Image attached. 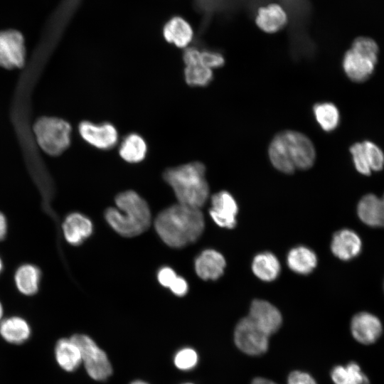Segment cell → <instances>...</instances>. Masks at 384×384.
<instances>
[{"instance_id":"cell-1","label":"cell","mask_w":384,"mask_h":384,"mask_svg":"<svg viewBox=\"0 0 384 384\" xmlns=\"http://www.w3.org/2000/svg\"><path fill=\"white\" fill-rule=\"evenodd\" d=\"M154 227L160 238L167 245L179 248L195 242L201 236L205 220L199 208L178 203L158 214Z\"/></svg>"},{"instance_id":"cell-2","label":"cell","mask_w":384,"mask_h":384,"mask_svg":"<svg viewBox=\"0 0 384 384\" xmlns=\"http://www.w3.org/2000/svg\"><path fill=\"white\" fill-rule=\"evenodd\" d=\"M272 166L278 171L290 174L297 169H310L316 159V150L312 142L305 134L284 130L277 134L268 148Z\"/></svg>"},{"instance_id":"cell-3","label":"cell","mask_w":384,"mask_h":384,"mask_svg":"<svg viewBox=\"0 0 384 384\" xmlns=\"http://www.w3.org/2000/svg\"><path fill=\"white\" fill-rule=\"evenodd\" d=\"M163 178L173 189L180 204L200 209L209 197L206 166L200 161L166 169Z\"/></svg>"},{"instance_id":"cell-4","label":"cell","mask_w":384,"mask_h":384,"mask_svg":"<svg viewBox=\"0 0 384 384\" xmlns=\"http://www.w3.org/2000/svg\"><path fill=\"white\" fill-rule=\"evenodd\" d=\"M115 203L117 208H107L105 217L118 234L132 238L149 228L151 221L150 209L137 193L132 190L122 192L116 196Z\"/></svg>"},{"instance_id":"cell-5","label":"cell","mask_w":384,"mask_h":384,"mask_svg":"<svg viewBox=\"0 0 384 384\" xmlns=\"http://www.w3.org/2000/svg\"><path fill=\"white\" fill-rule=\"evenodd\" d=\"M33 130L39 146L49 155H60L70 144L72 127L64 119L40 118L36 122Z\"/></svg>"},{"instance_id":"cell-6","label":"cell","mask_w":384,"mask_h":384,"mask_svg":"<svg viewBox=\"0 0 384 384\" xmlns=\"http://www.w3.org/2000/svg\"><path fill=\"white\" fill-rule=\"evenodd\" d=\"M70 339L78 347L85 370L90 377L102 381L112 373L111 363L103 350L88 336L74 334Z\"/></svg>"},{"instance_id":"cell-7","label":"cell","mask_w":384,"mask_h":384,"mask_svg":"<svg viewBox=\"0 0 384 384\" xmlns=\"http://www.w3.org/2000/svg\"><path fill=\"white\" fill-rule=\"evenodd\" d=\"M269 336L248 317L242 318L235 326L234 340L237 347L250 356H259L268 348Z\"/></svg>"},{"instance_id":"cell-8","label":"cell","mask_w":384,"mask_h":384,"mask_svg":"<svg viewBox=\"0 0 384 384\" xmlns=\"http://www.w3.org/2000/svg\"><path fill=\"white\" fill-rule=\"evenodd\" d=\"M78 131L85 142L98 149L109 150L118 143L117 129L110 122L83 121L79 124Z\"/></svg>"},{"instance_id":"cell-9","label":"cell","mask_w":384,"mask_h":384,"mask_svg":"<svg viewBox=\"0 0 384 384\" xmlns=\"http://www.w3.org/2000/svg\"><path fill=\"white\" fill-rule=\"evenodd\" d=\"M23 37L14 30L0 31V66L8 69L21 68L25 61Z\"/></svg>"},{"instance_id":"cell-10","label":"cell","mask_w":384,"mask_h":384,"mask_svg":"<svg viewBox=\"0 0 384 384\" xmlns=\"http://www.w3.org/2000/svg\"><path fill=\"white\" fill-rule=\"evenodd\" d=\"M238 213V203L228 191H220L212 196L209 214L218 226L234 228L237 224Z\"/></svg>"},{"instance_id":"cell-11","label":"cell","mask_w":384,"mask_h":384,"mask_svg":"<svg viewBox=\"0 0 384 384\" xmlns=\"http://www.w3.org/2000/svg\"><path fill=\"white\" fill-rule=\"evenodd\" d=\"M247 316L268 336L275 333L282 322L280 311L273 304L262 299L252 301Z\"/></svg>"},{"instance_id":"cell-12","label":"cell","mask_w":384,"mask_h":384,"mask_svg":"<svg viewBox=\"0 0 384 384\" xmlns=\"http://www.w3.org/2000/svg\"><path fill=\"white\" fill-rule=\"evenodd\" d=\"M382 329L379 319L368 312L357 314L351 322V331L353 338L363 344L375 342L380 336Z\"/></svg>"},{"instance_id":"cell-13","label":"cell","mask_w":384,"mask_h":384,"mask_svg":"<svg viewBox=\"0 0 384 384\" xmlns=\"http://www.w3.org/2000/svg\"><path fill=\"white\" fill-rule=\"evenodd\" d=\"M255 21L261 31L267 33H274L287 24L288 15L279 4L270 3L258 8Z\"/></svg>"},{"instance_id":"cell-14","label":"cell","mask_w":384,"mask_h":384,"mask_svg":"<svg viewBox=\"0 0 384 384\" xmlns=\"http://www.w3.org/2000/svg\"><path fill=\"white\" fill-rule=\"evenodd\" d=\"M375 64V61L351 48L345 53L342 60L346 75L356 82L368 79L373 73Z\"/></svg>"},{"instance_id":"cell-15","label":"cell","mask_w":384,"mask_h":384,"mask_svg":"<svg viewBox=\"0 0 384 384\" xmlns=\"http://www.w3.org/2000/svg\"><path fill=\"white\" fill-rule=\"evenodd\" d=\"M226 266L223 255L219 252L207 249L203 250L195 260V271L203 280H215L220 277Z\"/></svg>"},{"instance_id":"cell-16","label":"cell","mask_w":384,"mask_h":384,"mask_svg":"<svg viewBox=\"0 0 384 384\" xmlns=\"http://www.w3.org/2000/svg\"><path fill=\"white\" fill-rule=\"evenodd\" d=\"M362 247L359 236L353 230L343 229L336 232L331 240L333 254L342 260H349L356 257Z\"/></svg>"},{"instance_id":"cell-17","label":"cell","mask_w":384,"mask_h":384,"mask_svg":"<svg viewBox=\"0 0 384 384\" xmlns=\"http://www.w3.org/2000/svg\"><path fill=\"white\" fill-rule=\"evenodd\" d=\"M65 240L73 245H78L87 238L92 232L90 220L79 213L67 216L63 224Z\"/></svg>"},{"instance_id":"cell-18","label":"cell","mask_w":384,"mask_h":384,"mask_svg":"<svg viewBox=\"0 0 384 384\" xmlns=\"http://www.w3.org/2000/svg\"><path fill=\"white\" fill-rule=\"evenodd\" d=\"M163 35L165 40L180 48H186L193 38V30L185 19L174 17L164 26Z\"/></svg>"},{"instance_id":"cell-19","label":"cell","mask_w":384,"mask_h":384,"mask_svg":"<svg viewBox=\"0 0 384 384\" xmlns=\"http://www.w3.org/2000/svg\"><path fill=\"white\" fill-rule=\"evenodd\" d=\"M317 256L310 248L300 245L292 248L287 256L289 268L299 274L311 273L317 265Z\"/></svg>"},{"instance_id":"cell-20","label":"cell","mask_w":384,"mask_h":384,"mask_svg":"<svg viewBox=\"0 0 384 384\" xmlns=\"http://www.w3.org/2000/svg\"><path fill=\"white\" fill-rule=\"evenodd\" d=\"M55 357L59 366L67 372L76 370L82 363L80 351L70 338H60L55 347Z\"/></svg>"},{"instance_id":"cell-21","label":"cell","mask_w":384,"mask_h":384,"mask_svg":"<svg viewBox=\"0 0 384 384\" xmlns=\"http://www.w3.org/2000/svg\"><path fill=\"white\" fill-rule=\"evenodd\" d=\"M148 146L145 139L137 133L126 135L119 146L120 157L128 163H139L146 156Z\"/></svg>"},{"instance_id":"cell-22","label":"cell","mask_w":384,"mask_h":384,"mask_svg":"<svg viewBox=\"0 0 384 384\" xmlns=\"http://www.w3.org/2000/svg\"><path fill=\"white\" fill-rule=\"evenodd\" d=\"M31 328L26 320L18 316H12L0 323V335L8 343L22 344L31 336Z\"/></svg>"},{"instance_id":"cell-23","label":"cell","mask_w":384,"mask_h":384,"mask_svg":"<svg viewBox=\"0 0 384 384\" xmlns=\"http://www.w3.org/2000/svg\"><path fill=\"white\" fill-rule=\"evenodd\" d=\"M252 271L260 280L272 282L276 279L281 271L277 257L272 252H260L255 256L252 262Z\"/></svg>"},{"instance_id":"cell-24","label":"cell","mask_w":384,"mask_h":384,"mask_svg":"<svg viewBox=\"0 0 384 384\" xmlns=\"http://www.w3.org/2000/svg\"><path fill=\"white\" fill-rule=\"evenodd\" d=\"M360 219L370 226H381V201L373 194L363 196L358 205Z\"/></svg>"},{"instance_id":"cell-25","label":"cell","mask_w":384,"mask_h":384,"mask_svg":"<svg viewBox=\"0 0 384 384\" xmlns=\"http://www.w3.org/2000/svg\"><path fill=\"white\" fill-rule=\"evenodd\" d=\"M331 377L334 384H370L368 377L355 362L345 366H335L331 372Z\"/></svg>"},{"instance_id":"cell-26","label":"cell","mask_w":384,"mask_h":384,"mask_svg":"<svg viewBox=\"0 0 384 384\" xmlns=\"http://www.w3.org/2000/svg\"><path fill=\"white\" fill-rule=\"evenodd\" d=\"M314 117L325 132L334 130L340 122V113L337 107L329 102L316 103L313 106Z\"/></svg>"},{"instance_id":"cell-27","label":"cell","mask_w":384,"mask_h":384,"mask_svg":"<svg viewBox=\"0 0 384 384\" xmlns=\"http://www.w3.org/2000/svg\"><path fill=\"white\" fill-rule=\"evenodd\" d=\"M39 280V270L32 265L21 266L15 274V282L18 289L26 295H32L36 293Z\"/></svg>"},{"instance_id":"cell-28","label":"cell","mask_w":384,"mask_h":384,"mask_svg":"<svg viewBox=\"0 0 384 384\" xmlns=\"http://www.w3.org/2000/svg\"><path fill=\"white\" fill-rule=\"evenodd\" d=\"M184 78L186 82L191 87H205L210 83L213 78V70L201 63L185 65Z\"/></svg>"},{"instance_id":"cell-29","label":"cell","mask_w":384,"mask_h":384,"mask_svg":"<svg viewBox=\"0 0 384 384\" xmlns=\"http://www.w3.org/2000/svg\"><path fill=\"white\" fill-rule=\"evenodd\" d=\"M371 171H380L384 167V154L381 149L370 141L362 142Z\"/></svg>"},{"instance_id":"cell-30","label":"cell","mask_w":384,"mask_h":384,"mask_svg":"<svg viewBox=\"0 0 384 384\" xmlns=\"http://www.w3.org/2000/svg\"><path fill=\"white\" fill-rule=\"evenodd\" d=\"M351 48L377 63L378 46L372 38L358 37L352 43Z\"/></svg>"},{"instance_id":"cell-31","label":"cell","mask_w":384,"mask_h":384,"mask_svg":"<svg viewBox=\"0 0 384 384\" xmlns=\"http://www.w3.org/2000/svg\"><path fill=\"white\" fill-rule=\"evenodd\" d=\"M198 360V354L195 350L185 348L176 353L174 362L177 368L181 370H188L196 366Z\"/></svg>"},{"instance_id":"cell-32","label":"cell","mask_w":384,"mask_h":384,"mask_svg":"<svg viewBox=\"0 0 384 384\" xmlns=\"http://www.w3.org/2000/svg\"><path fill=\"white\" fill-rule=\"evenodd\" d=\"M350 152L356 170L363 175L370 174L372 171L368 164L362 142H357L351 145Z\"/></svg>"},{"instance_id":"cell-33","label":"cell","mask_w":384,"mask_h":384,"mask_svg":"<svg viewBox=\"0 0 384 384\" xmlns=\"http://www.w3.org/2000/svg\"><path fill=\"white\" fill-rule=\"evenodd\" d=\"M200 60L201 63L211 70L222 67L225 63V58L222 53L212 50H201Z\"/></svg>"},{"instance_id":"cell-34","label":"cell","mask_w":384,"mask_h":384,"mask_svg":"<svg viewBox=\"0 0 384 384\" xmlns=\"http://www.w3.org/2000/svg\"><path fill=\"white\" fill-rule=\"evenodd\" d=\"M176 277V272L169 267H164L160 269L157 274L159 282L163 287L168 288L171 286Z\"/></svg>"},{"instance_id":"cell-35","label":"cell","mask_w":384,"mask_h":384,"mask_svg":"<svg viewBox=\"0 0 384 384\" xmlns=\"http://www.w3.org/2000/svg\"><path fill=\"white\" fill-rule=\"evenodd\" d=\"M287 384H316V383L309 373L295 370L289 374Z\"/></svg>"},{"instance_id":"cell-36","label":"cell","mask_w":384,"mask_h":384,"mask_svg":"<svg viewBox=\"0 0 384 384\" xmlns=\"http://www.w3.org/2000/svg\"><path fill=\"white\" fill-rule=\"evenodd\" d=\"M169 289L175 295L182 297L187 293L188 286L183 277L177 276Z\"/></svg>"},{"instance_id":"cell-37","label":"cell","mask_w":384,"mask_h":384,"mask_svg":"<svg viewBox=\"0 0 384 384\" xmlns=\"http://www.w3.org/2000/svg\"><path fill=\"white\" fill-rule=\"evenodd\" d=\"M6 233V221L2 213H0V240L3 239Z\"/></svg>"},{"instance_id":"cell-38","label":"cell","mask_w":384,"mask_h":384,"mask_svg":"<svg viewBox=\"0 0 384 384\" xmlns=\"http://www.w3.org/2000/svg\"><path fill=\"white\" fill-rule=\"evenodd\" d=\"M252 384H277V383L266 378H257L252 380Z\"/></svg>"},{"instance_id":"cell-39","label":"cell","mask_w":384,"mask_h":384,"mask_svg":"<svg viewBox=\"0 0 384 384\" xmlns=\"http://www.w3.org/2000/svg\"><path fill=\"white\" fill-rule=\"evenodd\" d=\"M381 201V226H384V195Z\"/></svg>"},{"instance_id":"cell-40","label":"cell","mask_w":384,"mask_h":384,"mask_svg":"<svg viewBox=\"0 0 384 384\" xmlns=\"http://www.w3.org/2000/svg\"><path fill=\"white\" fill-rule=\"evenodd\" d=\"M131 384H147V383H144L143 381L137 380V381H134V382L132 383Z\"/></svg>"},{"instance_id":"cell-41","label":"cell","mask_w":384,"mask_h":384,"mask_svg":"<svg viewBox=\"0 0 384 384\" xmlns=\"http://www.w3.org/2000/svg\"><path fill=\"white\" fill-rule=\"evenodd\" d=\"M2 315H3V308H2V306H1V304L0 302V320L2 317Z\"/></svg>"},{"instance_id":"cell-42","label":"cell","mask_w":384,"mask_h":384,"mask_svg":"<svg viewBox=\"0 0 384 384\" xmlns=\"http://www.w3.org/2000/svg\"><path fill=\"white\" fill-rule=\"evenodd\" d=\"M1 269H2V262H1V260L0 259V272L1 271Z\"/></svg>"},{"instance_id":"cell-43","label":"cell","mask_w":384,"mask_h":384,"mask_svg":"<svg viewBox=\"0 0 384 384\" xmlns=\"http://www.w3.org/2000/svg\"><path fill=\"white\" fill-rule=\"evenodd\" d=\"M183 384H193V383H183Z\"/></svg>"}]
</instances>
